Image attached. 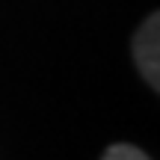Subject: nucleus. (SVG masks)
<instances>
[{
  "label": "nucleus",
  "instance_id": "f257e3e1",
  "mask_svg": "<svg viewBox=\"0 0 160 160\" xmlns=\"http://www.w3.org/2000/svg\"><path fill=\"white\" fill-rule=\"evenodd\" d=\"M133 59L151 86H160V15L151 12L133 39Z\"/></svg>",
  "mask_w": 160,
  "mask_h": 160
},
{
  "label": "nucleus",
  "instance_id": "f03ea898",
  "mask_svg": "<svg viewBox=\"0 0 160 160\" xmlns=\"http://www.w3.org/2000/svg\"><path fill=\"white\" fill-rule=\"evenodd\" d=\"M101 160H151L145 151H139L137 145H125V142H119V145H110L107 148V154H104Z\"/></svg>",
  "mask_w": 160,
  "mask_h": 160
}]
</instances>
